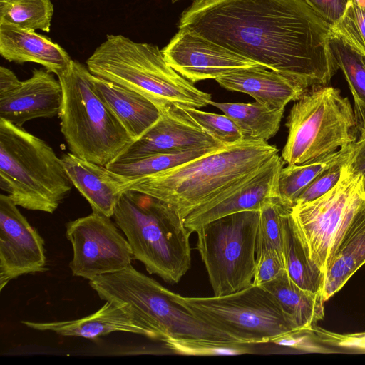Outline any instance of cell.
Segmentation results:
<instances>
[{
	"mask_svg": "<svg viewBox=\"0 0 365 365\" xmlns=\"http://www.w3.org/2000/svg\"><path fill=\"white\" fill-rule=\"evenodd\" d=\"M187 28L306 88L328 86L339 69L331 25L304 0H193Z\"/></svg>",
	"mask_w": 365,
	"mask_h": 365,
	"instance_id": "cell-1",
	"label": "cell"
},
{
	"mask_svg": "<svg viewBox=\"0 0 365 365\" xmlns=\"http://www.w3.org/2000/svg\"><path fill=\"white\" fill-rule=\"evenodd\" d=\"M278 155L267 141L245 140L170 169L128 179L125 190L149 195L184 219L197 207L236 187Z\"/></svg>",
	"mask_w": 365,
	"mask_h": 365,
	"instance_id": "cell-2",
	"label": "cell"
},
{
	"mask_svg": "<svg viewBox=\"0 0 365 365\" xmlns=\"http://www.w3.org/2000/svg\"><path fill=\"white\" fill-rule=\"evenodd\" d=\"M86 63L93 75L142 94L159 109L170 106L199 109L212 101L210 93L168 64L157 46L121 34L107 35Z\"/></svg>",
	"mask_w": 365,
	"mask_h": 365,
	"instance_id": "cell-3",
	"label": "cell"
},
{
	"mask_svg": "<svg viewBox=\"0 0 365 365\" xmlns=\"http://www.w3.org/2000/svg\"><path fill=\"white\" fill-rule=\"evenodd\" d=\"M125 235L134 259L147 272L176 284L191 266L190 232L172 206L149 195L128 190L113 215Z\"/></svg>",
	"mask_w": 365,
	"mask_h": 365,
	"instance_id": "cell-4",
	"label": "cell"
},
{
	"mask_svg": "<svg viewBox=\"0 0 365 365\" xmlns=\"http://www.w3.org/2000/svg\"><path fill=\"white\" fill-rule=\"evenodd\" d=\"M89 284L101 299L121 304L160 341L175 339L242 344L194 314L178 302L177 294L132 265L96 277L89 280Z\"/></svg>",
	"mask_w": 365,
	"mask_h": 365,
	"instance_id": "cell-5",
	"label": "cell"
},
{
	"mask_svg": "<svg viewBox=\"0 0 365 365\" xmlns=\"http://www.w3.org/2000/svg\"><path fill=\"white\" fill-rule=\"evenodd\" d=\"M73 186L48 144L0 119V187L16 205L53 213Z\"/></svg>",
	"mask_w": 365,
	"mask_h": 365,
	"instance_id": "cell-6",
	"label": "cell"
},
{
	"mask_svg": "<svg viewBox=\"0 0 365 365\" xmlns=\"http://www.w3.org/2000/svg\"><path fill=\"white\" fill-rule=\"evenodd\" d=\"M92 76L72 60L58 76L63 91L61 131L71 153L106 166L134 140L96 93Z\"/></svg>",
	"mask_w": 365,
	"mask_h": 365,
	"instance_id": "cell-7",
	"label": "cell"
},
{
	"mask_svg": "<svg viewBox=\"0 0 365 365\" xmlns=\"http://www.w3.org/2000/svg\"><path fill=\"white\" fill-rule=\"evenodd\" d=\"M282 158L288 165L310 163L356 140L357 125L349 100L329 86L308 88L288 115Z\"/></svg>",
	"mask_w": 365,
	"mask_h": 365,
	"instance_id": "cell-8",
	"label": "cell"
},
{
	"mask_svg": "<svg viewBox=\"0 0 365 365\" xmlns=\"http://www.w3.org/2000/svg\"><path fill=\"white\" fill-rule=\"evenodd\" d=\"M176 298L194 314L242 344L268 343L299 330L274 295L252 283L222 296L190 297L176 294Z\"/></svg>",
	"mask_w": 365,
	"mask_h": 365,
	"instance_id": "cell-9",
	"label": "cell"
},
{
	"mask_svg": "<svg viewBox=\"0 0 365 365\" xmlns=\"http://www.w3.org/2000/svg\"><path fill=\"white\" fill-rule=\"evenodd\" d=\"M259 211L229 215L202 225L197 250L215 296L238 292L252 283Z\"/></svg>",
	"mask_w": 365,
	"mask_h": 365,
	"instance_id": "cell-10",
	"label": "cell"
},
{
	"mask_svg": "<svg viewBox=\"0 0 365 365\" xmlns=\"http://www.w3.org/2000/svg\"><path fill=\"white\" fill-rule=\"evenodd\" d=\"M363 176L348 160L339 182L309 202L296 205L292 215L311 258L325 272L353 216L365 200Z\"/></svg>",
	"mask_w": 365,
	"mask_h": 365,
	"instance_id": "cell-11",
	"label": "cell"
},
{
	"mask_svg": "<svg viewBox=\"0 0 365 365\" xmlns=\"http://www.w3.org/2000/svg\"><path fill=\"white\" fill-rule=\"evenodd\" d=\"M110 217L92 212L67 222L66 236L71 243L72 275L91 280L132 265L130 244Z\"/></svg>",
	"mask_w": 365,
	"mask_h": 365,
	"instance_id": "cell-12",
	"label": "cell"
},
{
	"mask_svg": "<svg viewBox=\"0 0 365 365\" xmlns=\"http://www.w3.org/2000/svg\"><path fill=\"white\" fill-rule=\"evenodd\" d=\"M13 200L0 195V289L11 280L47 269L44 240Z\"/></svg>",
	"mask_w": 365,
	"mask_h": 365,
	"instance_id": "cell-13",
	"label": "cell"
},
{
	"mask_svg": "<svg viewBox=\"0 0 365 365\" xmlns=\"http://www.w3.org/2000/svg\"><path fill=\"white\" fill-rule=\"evenodd\" d=\"M161 51L168 64L192 83L259 65L187 28H179Z\"/></svg>",
	"mask_w": 365,
	"mask_h": 365,
	"instance_id": "cell-14",
	"label": "cell"
},
{
	"mask_svg": "<svg viewBox=\"0 0 365 365\" xmlns=\"http://www.w3.org/2000/svg\"><path fill=\"white\" fill-rule=\"evenodd\" d=\"M284 161L277 155L242 183L197 207L184 219L188 230L196 232L202 225L220 217L245 211H259L278 195V180Z\"/></svg>",
	"mask_w": 365,
	"mask_h": 365,
	"instance_id": "cell-15",
	"label": "cell"
},
{
	"mask_svg": "<svg viewBox=\"0 0 365 365\" xmlns=\"http://www.w3.org/2000/svg\"><path fill=\"white\" fill-rule=\"evenodd\" d=\"M159 110L158 121L114 161L135 160L158 153L223 146L206 133L185 108L170 106Z\"/></svg>",
	"mask_w": 365,
	"mask_h": 365,
	"instance_id": "cell-16",
	"label": "cell"
},
{
	"mask_svg": "<svg viewBox=\"0 0 365 365\" xmlns=\"http://www.w3.org/2000/svg\"><path fill=\"white\" fill-rule=\"evenodd\" d=\"M54 73L43 68L13 90L0 94V119L23 127L29 120L59 115L63 91Z\"/></svg>",
	"mask_w": 365,
	"mask_h": 365,
	"instance_id": "cell-17",
	"label": "cell"
},
{
	"mask_svg": "<svg viewBox=\"0 0 365 365\" xmlns=\"http://www.w3.org/2000/svg\"><path fill=\"white\" fill-rule=\"evenodd\" d=\"M21 323L35 330L50 331L63 336L96 339L112 332L122 331L159 340L154 332L125 310L121 304L113 300H106L98 311L80 319L48 322L22 321Z\"/></svg>",
	"mask_w": 365,
	"mask_h": 365,
	"instance_id": "cell-18",
	"label": "cell"
},
{
	"mask_svg": "<svg viewBox=\"0 0 365 365\" xmlns=\"http://www.w3.org/2000/svg\"><path fill=\"white\" fill-rule=\"evenodd\" d=\"M61 159L73 186L88 202L92 212L113 217L118 201L125 191L128 178L71 152L63 155Z\"/></svg>",
	"mask_w": 365,
	"mask_h": 365,
	"instance_id": "cell-19",
	"label": "cell"
},
{
	"mask_svg": "<svg viewBox=\"0 0 365 365\" xmlns=\"http://www.w3.org/2000/svg\"><path fill=\"white\" fill-rule=\"evenodd\" d=\"M0 54L9 62L40 64L57 76L72 61L66 51L47 36L9 23H0Z\"/></svg>",
	"mask_w": 365,
	"mask_h": 365,
	"instance_id": "cell-20",
	"label": "cell"
},
{
	"mask_svg": "<svg viewBox=\"0 0 365 365\" xmlns=\"http://www.w3.org/2000/svg\"><path fill=\"white\" fill-rule=\"evenodd\" d=\"M215 80L227 90L248 94L255 101L273 108H284L308 89L261 65L236 69Z\"/></svg>",
	"mask_w": 365,
	"mask_h": 365,
	"instance_id": "cell-21",
	"label": "cell"
},
{
	"mask_svg": "<svg viewBox=\"0 0 365 365\" xmlns=\"http://www.w3.org/2000/svg\"><path fill=\"white\" fill-rule=\"evenodd\" d=\"M92 81L97 95L133 140L140 138L160 118L158 106L142 94L94 75Z\"/></svg>",
	"mask_w": 365,
	"mask_h": 365,
	"instance_id": "cell-22",
	"label": "cell"
},
{
	"mask_svg": "<svg viewBox=\"0 0 365 365\" xmlns=\"http://www.w3.org/2000/svg\"><path fill=\"white\" fill-rule=\"evenodd\" d=\"M364 264L365 200L353 216L324 272V300L338 292Z\"/></svg>",
	"mask_w": 365,
	"mask_h": 365,
	"instance_id": "cell-23",
	"label": "cell"
},
{
	"mask_svg": "<svg viewBox=\"0 0 365 365\" xmlns=\"http://www.w3.org/2000/svg\"><path fill=\"white\" fill-rule=\"evenodd\" d=\"M292 208L285 212L282 219V251L287 273L301 288L322 294L324 273L311 258L292 217Z\"/></svg>",
	"mask_w": 365,
	"mask_h": 365,
	"instance_id": "cell-24",
	"label": "cell"
},
{
	"mask_svg": "<svg viewBox=\"0 0 365 365\" xmlns=\"http://www.w3.org/2000/svg\"><path fill=\"white\" fill-rule=\"evenodd\" d=\"M261 287L274 295L298 329L312 331L324 318L325 301L322 294L301 288L289 278L287 271Z\"/></svg>",
	"mask_w": 365,
	"mask_h": 365,
	"instance_id": "cell-25",
	"label": "cell"
},
{
	"mask_svg": "<svg viewBox=\"0 0 365 365\" xmlns=\"http://www.w3.org/2000/svg\"><path fill=\"white\" fill-rule=\"evenodd\" d=\"M210 105L230 117L240 129L245 140L267 141L278 132L284 108H273L259 102L219 103Z\"/></svg>",
	"mask_w": 365,
	"mask_h": 365,
	"instance_id": "cell-26",
	"label": "cell"
},
{
	"mask_svg": "<svg viewBox=\"0 0 365 365\" xmlns=\"http://www.w3.org/2000/svg\"><path fill=\"white\" fill-rule=\"evenodd\" d=\"M217 148H198L158 153L135 160L113 161L106 167L128 179H136L178 166Z\"/></svg>",
	"mask_w": 365,
	"mask_h": 365,
	"instance_id": "cell-27",
	"label": "cell"
},
{
	"mask_svg": "<svg viewBox=\"0 0 365 365\" xmlns=\"http://www.w3.org/2000/svg\"><path fill=\"white\" fill-rule=\"evenodd\" d=\"M331 46L337 66L348 82L354 101V115L359 133L365 130L364 57L337 37L332 36Z\"/></svg>",
	"mask_w": 365,
	"mask_h": 365,
	"instance_id": "cell-28",
	"label": "cell"
},
{
	"mask_svg": "<svg viewBox=\"0 0 365 365\" xmlns=\"http://www.w3.org/2000/svg\"><path fill=\"white\" fill-rule=\"evenodd\" d=\"M351 145L310 163L283 167L278 180V195L282 202L291 207H294L299 195L312 182L346 155L349 151Z\"/></svg>",
	"mask_w": 365,
	"mask_h": 365,
	"instance_id": "cell-29",
	"label": "cell"
},
{
	"mask_svg": "<svg viewBox=\"0 0 365 365\" xmlns=\"http://www.w3.org/2000/svg\"><path fill=\"white\" fill-rule=\"evenodd\" d=\"M51 0H0V23L50 32L53 16Z\"/></svg>",
	"mask_w": 365,
	"mask_h": 365,
	"instance_id": "cell-30",
	"label": "cell"
},
{
	"mask_svg": "<svg viewBox=\"0 0 365 365\" xmlns=\"http://www.w3.org/2000/svg\"><path fill=\"white\" fill-rule=\"evenodd\" d=\"M290 207L277 195L259 211L256 252L267 248L282 250V219Z\"/></svg>",
	"mask_w": 365,
	"mask_h": 365,
	"instance_id": "cell-31",
	"label": "cell"
},
{
	"mask_svg": "<svg viewBox=\"0 0 365 365\" xmlns=\"http://www.w3.org/2000/svg\"><path fill=\"white\" fill-rule=\"evenodd\" d=\"M331 34L365 58V10L349 1L342 16L331 26Z\"/></svg>",
	"mask_w": 365,
	"mask_h": 365,
	"instance_id": "cell-32",
	"label": "cell"
},
{
	"mask_svg": "<svg viewBox=\"0 0 365 365\" xmlns=\"http://www.w3.org/2000/svg\"><path fill=\"white\" fill-rule=\"evenodd\" d=\"M163 342L172 352L184 356H235L252 352L246 344L175 339H168Z\"/></svg>",
	"mask_w": 365,
	"mask_h": 365,
	"instance_id": "cell-33",
	"label": "cell"
},
{
	"mask_svg": "<svg viewBox=\"0 0 365 365\" xmlns=\"http://www.w3.org/2000/svg\"><path fill=\"white\" fill-rule=\"evenodd\" d=\"M185 109L206 133L220 144L228 145L245 140L239 127L227 115L205 112L195 108Z\"/></svg>",
	"mask_w": 365,
	"mask_h": 365,
	"instance_id": "cell-34",
	"label": "cell"
},
{
	"mask_svg": "<svg viewBox=\"0 0 365 365\" xmlns=\"http://www.w3.org/2000/svg\"><path fill=\"white\" fill-rule=\"evenodd\" d=\"M349 152L350 150L338 161L319 174L299 195L295 205L314 200L334 188L341 177Z\"/></svg>",
	"mask_w": 365,
	"mask_h": 365,
	"instance_id": "cell-35",
	"label": "cell"
},
{
	"mask_svg": "<svg viewBox=\"0 0 365 365\" xmlns=\"http://www.w3.org/2000/svg\"><path fill=\"white\" fill-rule=\"evenodd\" d=\"M286 272L282 250L267 248L256 252V264L252 284L262 286Z\"/></svg>",
	"mask_w": 365,
	"mask_h": 365,
	"instance_id": "cell-36",
	"label": "cell"
},
{
	"mask_svg": "<svg viewBox=\"0 0 365 365\" xmlns=\"http://www.w3.org/2000/svg\"><path fill=\"white\" fill-rule=\"evenodd\" d=\"M307 4L331 26L344 14L349 0H304Z\"/></svg>",
	"mask_w": 365,
	"mask_h": 365,
	"instance_id": "cell-37",
	"label": "cell"
},
{
	"mask_svg": "<svg viewBox=\"0 0 365 365\" xmlns=\"http://www.w3.org/2000/svg\"><path fill=\"white\" fill-rule=\"evenodd\" d=\"M348 163L356 172L365 175V130L360 132L359 139L351 145Z\"/></svg>",
	"mask_w": 365,
	"mask_h": 365,
	"instance_id": "cell-38",
	"label": "cell"
},
{
	"mask_svg": "<svg viewBox=\"0 0 365 365\" xmlns=\"http://www.w3.org/2000/svg\"><path fill=\"white\" fill-rule=\"evenodd\" d=\"M21 82L12 71L2 66L0 67V94L13 90Z\"/></svg>",
	"mask_w": 365,
	"mask_h": 365,
	"instance_id": "cell-39",
	"label": "cell"
},
{
	"mask_svg": "<svg viewBox=\"0 0 365 365\" xmlns=\"http://www.w3.org/2000/svg\"><path fill=\"white\" fill-rule=\"evenodd\" d=\"M348 337L356 339H365V332L346 334Z\"/></svg>",
	"mask_w": 365,
	"mask_h": 365,
	"instance_id": "cell-40",
	"label": "cell"
},
{
	"mask_svg": "<svg viewBox=\"0 0 365 365\" xmlns=\"http://www.w3.org/2000/svg\"><path fill=\"white\" fill-rule=\"evenodd\" d=\"M365 10V0H349Z\"/></svg>",
	"mask_w": 365,
	"mask_h": 365,
	"instance_id": "cell-41",
	"label": "cell"
},
{
	"mask_svg": "<svg viewBox=\"0 0 365 365\" xmlns=\"http://www.w3.org/2000/svg\"><path fill=\"white\" fill-rule=\"evenodd\" d=\"M362 184H363L364 194V196H365V175L363 176Z\"/></svg>",
	"mask_w": 365,
	"mask_h": 365,
	"instance_id": "cell-42",
	"label": "cell"
},
{
	"mask_svg": "<svg viewBox=\"0 0 365 365\" xmlns=\"http://www.w3.org/2000/svg\"><path fill=\"white\" fill-rule=\"evenodd\" d=\"M171 1H172L173 3H175V2H177V1H178L180 0H171Z\"/></svg>",
	"mask_w": 365,
	"mask_h": 365,
	"instance_id": "cell-43",
	"label": "cell"
},
{
	"mask_svg": "<svg viewBox=\"0 0 365 365\" xmlns=\"http://www.w3.org/2000/svg\"><path fill=\"white\" fill-rule=\"evenodd\" d=\"M364 62H365V58H364Z\"/></svg>",
	"mask_w": 365,
	"mask_h": 365,
	"instance_id": "cell-44",
	"label": "cell"
}]
</instances>
